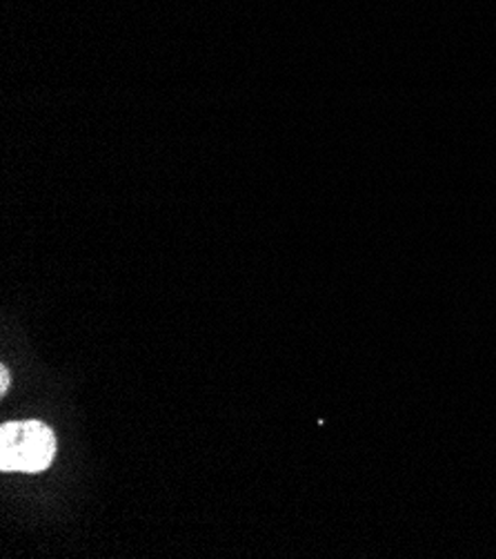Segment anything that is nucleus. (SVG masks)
<instances>
[{
  "label": "nucleus",
  "mask_w": 496,
  "mask_h": 559,
  "mask_svg": "<svg viewBox=\"0 0 496 559\" xmlns=\"http://www.w3.org/2000/svg\"><path fill=\"white\" fill-rule=\"evenodd\" d=\"M8 388H10V372L3 366V368H0V393H8Z\"/></svg>",
  "instance_id": "obj_2"
},
{
  "label": "nucleus",
  "mask_w": 496,
  "mask_h": 559,
  "mask_svg": "<svg viewBox=\"0 0 496 559\" xmlns=\"http://www.w3.org/2000/svg\"><path fill=\"white\" fill-rule=\"evenodd\" d=\"M57 455V437L43 421H10L0 428V471L40 473Z\"/></svg>",
  "instance_id": "obj_1"
}]
</instances>
